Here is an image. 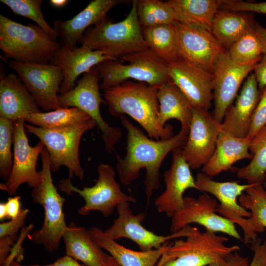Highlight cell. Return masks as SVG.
<instances>
[{"mask_svg":"<svg viewBox=\"0 0 266 266\" xmlns=\"http://www.w3.org/2000/svg\"><path fill=\"white\" fill-rule=\"evenodd\" d=\"M195 183L199 191L211 194L219 201L217 213L239 226L243 232V242L250 243L247 218L251 216V213L237 202V198L253 184L215 181L203 172L197 175Z\"/></svg>","mask_w":266,"mask_h":266,"instance_id":"cell-15","label":"cell"},{"mask_svg":"<svg viewBox=\"0 0 266 266\" xmlns=\"http://www.w3.org/2000/svg\"><path fill=\"white\" fill-rule=\"evenodd\" d=\"M261 91L254 74L247 77L234 105L227 110L220 125V131L238 137L247 136L251 119L258 103Z\"/></svg>","mask_w":266,"mask_h":266,"instance_id":"cell-23","label":"cell"},{"mask_svg":"<svg viewBox=\"0 0 266 266\" xmlns=\"http://www.w3.org/2000/svg\"><path fill=\"white\" fill-rule=\"evenodd\" d=\"M124 0H94L71 19L53 22V29L61 39V45L70 48L76 43L91 26H95L107 17V13L117 5L125 3Z\"/></svg>","mask_w":266,"mask_h":266,"instance_id":"cell-21","label":"cell"},{"mask_svg":"<svg viewBox=\"0 0 266 266\" xmlns=\"http://www.w3.org/2000/svg\"><path fill=\"white\" fill-rule=\"evenodd\" d=\"M101 266H121L116 260L110 255Z\"/></svg>","mask_w":266,"mask_h":266,"instance_id":"cell-50","label":"cell"},{"mask_svg":"<svg viewBox=\"0 0 266 266\" xmlns=\"http://www.w3.org/2000/svg\"><path fill=\"white\" fill-rule=\"evenodd\" d=\"M40 156L42 169L39 172L41 182L38 186L33 188L31 197L35 203L42 206L44 218L41 228L32 233L30 237L36 244L42 245L47 252L54 253L68 229L63 211L66 200L58 193L53 183L49 153L45 148Z\"/></svg>","mask_w":266,"mask_h":266,"instance_id":"cell-5","label":"cell"},{"mask_svg":"<svg viewBox=\"0 0 266 266\" xmlns=\"http://www.w3.org/2000/svg\"><path fill=\"white\" fill-rule=\"evenodd\" d=\"M89 230L93 239L121 266H155L169 244L168 241L159 249L137 251L120 245L99 228L92 227Z\"/></svg>","mask_w":266,"mask_h":266,"instance_id":"cell-26","label":"cell"},{"mask_svg":"<svg viewBox=\"0 0 266 266\" xmlns=\"http://www.w3.org/2000/svg\"><path fill=\"white\" fill-rule=\"evenodd\" d=\"M157 97L159 104L158 121L165 128L171 119L179 121L181 128L189 130L193 108L188 99L171 80L158 88Z\"/></svg>","mask_w":266,"mask_h":266,"instance_id":"cell-28","label":"cell"},{"mask_svg":"<svg viewBox=\"0 0 266 266\" xmlns=\"http://www.w3.org/2000/svg\"><path fill=\"white\" fill-rule=\"evenodd\" d=\"M53 264L54 266H86L80 264L78 261L66 255L60 257Z\"/></svg>","mask_w":266,"mask_h":266,"instance_id":"cell-48","label":"cell"},{"mask_svg":"<svg viewBox=\"0 0 266 266\" xmlns=\"http://www.w3.org/2000/svg\"><path fill=\"white\" fill-rule=\"evenodd\" d=\"M60 46L37 24L23 25L0 14V49L5 59L50 63Z\"/></svg>","mask_w":266,"mask_h":266,"instance_id":"cell-4","label":"cell"},{"mask_svg":"<svg viewBox=\"0 0 266 266\" xmlns=\"http://www.w3.org/2000/svg\"><path fill=\"white\" fill-rule=\"evenodd\" d=\"M34 225L30 224L27 227L24 228L22 232H21L20 236L17 240V242L16 243H15L13 246V247H12V250L7 259L5 266H7L15 258L18 259V262L20 260L19 258L21 260L23 257V249L21 245L25 237H26L29 232L30 233Z\"/></svg>","mask_w":266,"mask_h":266,"instance_id":"cell-43","label":"cell"},{"mask_svg":"<svg viewBox=\"0 0 266 266\" xmlns=\"http://www.w3.org/2000/svg\"><path fill=\"white\" fill-rule=\"evenodd\" d=\"M120 119L127 131L126 155L122 158L116 154L120 180L123 185H129L139 177L142 168L146 169L144 184L149 202L154 191L160 187V170L163 161L170 151L184 146L189 130L181 128L178 133L169 139L154 140L146 136L126 116L122 115Z\"/></svg>","mask_w":266,"mask_h":266,"instance_id":"cell-1","label":"cell"},{"mask_svg":"<svg viewBox=\"0 0 266 266\" xmlns=\"http://www.w3.org/2000/svg\"><path fill=\"white\" fill-rule=\"evenodd\" d=\"M229 239L213 232L198 229L186 237L169 243L155 266H206L225 261L238 252V245L228 246Z\"/></svg>","mask_w":266,"mask_h":266,"instance_id":"cell-6","label":"cell"},{"mask_svg":"<svg viewBox=\"0 0 266 266\" xmlns=\"http://www.w3.org/2000/svg\"><path fill=\"white\" fill-rule=\"evenodd\" d=\"M8 65L16 72L40 108L46 112L62 108L58 94L64 80L60 66L50 63H23L12 60Z\"/></svg>","mask_w":266,"mask_h":266,"instance_id":"cell-10","label":"cell"},{"mask_svg":"<svg viewBox=\"0 0 266 266\" xmlns=\"http://www.w3.org/2000/svg\"><path fill=\"white\" fill-rule=\"evenodd\" d=\"M190 168L183 156L182 148L174 149L170 167L163 174L166 190L155 201L159 212L171 218L184 207L185 191L188 189L198 190Z\"/></svg>","mask_w":266,"mask_h":266,"instance_id":"cell-19","label":"cell"},{"mask_svg":"<svg viewBox=\"0 0 266 266\" xmlns=\"http://www.w3.org/2000/svg\"><path fill=\"white\" fill-rule=\"evenodd\" d=\"M116 208L118 217L111 227L104 231L105 233L114 240L121 238H129L137 244L141 251L159 249L169 240L181 237H186L198 229L196 227L188 225L180 231L169 235H158L142 225L145 214H134L129 202L120 204Z\"/></svg>","mask_w":266,"mask_h":266,"instance_id":"cell-12","label":"cell"},{"mask_svg":"<svg viewBox=\"0 0 266 266\" xmlns=\"http://www.w3.org/2000/svg\"><path fill=\"white\" fill-rule=\"evenodd\" d=\"M108 60L115 61L102 52L92 50L84 46L70 48L61 45L50 63L60 66L63 71L64 80L59 90L60 94L66 93L72 89L80 74L87 72L94 66Z\"/></svg>","mask_w":266,"mask_h":266,"instance_id":"cell-22","label":"cell"},{"mask_svg":"<svg viewBox=\"0 0 266 266\" xmlns=\"http://www.w3.org/2000/svg\"><path fill=\"white\" fill-rule=\"evenodd\" d=\"M97 172L98 178L95 185L82 189L74 186L69 177L60 181L59 188L61 192L68 195L75 193L84 199V205L78 210L79 214L86 216L92 211H98L108 217L120 204L137 202L135 198L122 191L115 180V171L110 165L100 164Z\"/></svg>","mask_w":266,"mask_h":266,"instance_id":"cell-9","label":"cell"},{"mask_svg":"<svg viewBox=\"0 0 266 266\" xmlns=\"http://www.w3.org/2000/svg\"><path fill=\"white\" fill-rule=\"evenodd\" d=\"M120 60L129 63L125 65L118 61L108 60L96 66L102 81L100 88L103 91L128 79L158 88L171 80L168 64L150 48L130 54Z\"/></svg>","mask_w":266,"mask_h":266,"instance_id":"cell-7","label":"cell"},{"mask_svg":"<svg viewBox=\"0 0 266 266\" xmlns=\"http://www.w3.org/2000/svg\"><path fill=\"white\" fill-rule=\"evenodd\" d=\"M142 33L149 48L166 63L181 59L173 23L143 28Z\"/></svg>","mask_w":266,"mask_h":266,"instance_id":"cell-31","label":"cell"},{"mask_svg":"<svg viewBox=\"0 0 266 266\" xmlns=\"http://www.w3.org/2000/svg\"><path fill=\"white\" fill-rule=\"evenodd\" d=\"M51 4L57 8H61L65 6L68 2L67 0H51L49 1Z\"/></svg>","mask_w":266,"mask_h":266,"instance_id":"cell-51","label":"cell"},{"mask_svg":"<svg viewBox=\"0 0 266 266\" xmlns=\"http://www.w3.org/2000/svg\"><path fill=\"white\" fill-rule=\"evenodd\" d=\"M97 126L90 119L79 124L55 130H47L31 124H25L28 132L38 137L49 153L50 169L57 171L61 166L69 170V177L74 175L82 181L84 169L81 166L79 149L81 138Z\"/></svg>","mask_w":266,"mask_h":266,"instance_id":"cell-8","label":"cell"},{"mask_svg":"<svg viewBox=\"0 0 266 266\" xmlns=\"http://www.w3.org/2000/svg\"><path fill=\"white\" fill-rule=\"evenodd\" d=\"M0 117L13 122L42 112L34 97L14 73L5 74L0 66Z\"/></svg>","mask_w":266,"mask_h":266,"instance_id":"cell-20","label":"cell"},{"mask_svg":"<svg viewBox=\"0 0 266 266\" xmlns=\"http://www.w3.org/2000/svg\"><path fill=\"white\" fill-rule=\"evenodd\" d=\"M90 119L88 114L77 107H62L29 115L25 120L36 127L55 130L70 127Z\"/></svg>","mask_w":266,"mask_h":266,"instance_id":"cell-34","label":"cell"},{"mask_svg":"<svg viewBox=\"0 0 266 266\" xmlns=\"http://www.w3.org/2000/svg\"><path fill=\"white\" fill-rule=\"evenodd\" d=\"M255 23L251 14L219 10L213 20L211 33L220 45L228 50L240 37L252 30Z\"/></svg>","mask_w":266,"mask_h":266,"instance_id":"cell-29","label":"cell"},{"mask_svg":"<svg viewBox=\"0 0 266 266\" xmlns=\"http://www.w3.org/2000/svg\"><path fill=\"white\" fill-rule=\"evenodd\" d=\"M220 124L208 111L193 108L188 138L182 148L183 156L192 169L203 167L211 158L216 148Z\"/></svg>","mask_w":266,"mask_h":266,"instance_id":"cell-16","label":"cell"},{"mask_svg":"<svg viewBox=\"0 0 266 266\" xmlns=\"http://www.w3.org/2000/svg\"><path fill=\"white\" fill-rule=\"evenodd\" d=\"M78 42L115 61L149 49L138 18L137 0L133 1L130 11L124 20L114 23L106 17L88 28Z\"/></svg>","mask_w":266,"mask_h":266,"instance_id":"cell-3","label":"cell"},{"mask_svg":"<svg viewBox=\"0 0 266 266\" xmlns=\"http://www.w3.org/2000/svg\"><path fill=\"white\" fill-rule=\"evenodd\" d=\"M238 198L239 204L249 210L251 216L247 218L250 243L257 238L258 233L266 228V190L261 184H253Z\"/></svg>","mask_w":266,"mask_h":266,"instance_id":"cell-32","label":"cell"},{"mask_svg":"<svg viewBox=\"0 0 266 266\" xmlns=\"http://www.w3.org/2000/svg\"><path fill=\"white\" fill-rule=\"evenodd\" d=\"M249 151L252 155L250 162L239 168L238 178L246 180L249 184H261L266 178V125L252 139Z\"/></svg>","mask_w":266,"mask_h":266,"instance_id":"cell-33","label":"cell"},{"mask_svg":"<svg viewBox=\"0 0 266 266\" xmlns=\"http://www.w3.org/2000/svg\"><path fill=\"white\" fill-rule=\"evenodd\" d=\"M168 70L192 108L208 111L213 99V75L182 58L168 64Z\"/></svg>","mask_w":266,"mask_h":266,"instance_id":"cell-17","label":"cell"},{"mask_svg":"<svg viewBox=\"0 0 266 266\" xmlns=\"http://www.w3.org/2000/svg\"><path fill=\"white\" fill-rule=\"evenodd\" d=\"M217 200L206 194L198 198L184 197V207L171 218L170 230L176 233L192 223L202 226L205 230L225 233L243 242L235 224L217 214Z\"/></svg>","mask_w":266,"mask_h":266,"instance_id":"cell-13","label":"cell"},{"mask_svg":"<svg viewBox=\"0 0 266 266\" xmlns=\"http://www.w3.org/2000/svg\"><path fill=\"white\" fill-rule=\"evenodd\" d=\"M158 87L144 82L125 81L104 90L109 113L114 117L127 114L137 122L151 138L169 139L173 136L170 125L162 127L158 121Z\"/></svg>","mask_w":266,"mask_h":266,"instance_id":"cell-2","label":"cell"},{"mask_svg":"<svg viewBox=\"0 0 266 266\" xmlns=\"http://www.w3.org/2000/svg\"><path fill=\"white\" fill-rule=\"evenodd\" d=\"M181 58L213 74L215 63L225 51L212 33L197 25L175 21Z\"/></svg>","mask_w":266,"mask_h":266,"instance_id":"cell-14","label":"cell"},{"mask_svg":"<svg viewBox=\"0 0 266 266\" xmlns=\"http://www.w3.org/2000/svg\"><path fill=\"white\" fill-rule=\"evenodd\" d=\"M251 248L254 255L249 266H266V240L262 243V239L257 238Z\"/></svg>","mask_w":266,"mask_h":266,"instance_id":"cell-42","label":"cell"},{"mask_svg":"<svg viewBox=\"0 0 266 266\" xmlns=\"http://www.w3.org/2000/svg\"><path fill=\"white\" fill-rule=\"evenodd\" d=\"M7 266H54L53 264H48L46 265H30V266H24L19 264V263L15 260H13Z\"/></svg>","mask_w":266,"mask_h":266,"instance_id":"cell-53","label":"cell"},{"mask_svg":"<svg viewBox=\"0 0 266 266\" xmlns=\"http://www.w3.org/2000/svg\"><path fill=\"white\" fill-rule=\"evenodd\" d=\"M100 79L99 71L94 66L84 74L72 89L58 95L61 107H77L92 118L99 117L100 104L104 102L100 92Z\"/></svg>","mask_w":266,"mask_h":266,"instance_id":"cell-24","label":"cell"},{"mask_svg":"<svg viewBox=\"0 0 266 266\" xmlns=\"http://www.w3.org/2000/svg\"><path fill=\"white\" fill-rule=\"evenodd\" d=\"M253 70L261 91L266 87V53L264 54L262 59L256 65Z\"/></svg>","mask_w":266,"mask_h":266,"instance_id":"cell-46","label":"cell"},{"mask_svg":"<svg viewBox=\"0 0 266 266\" xmlns=\"http://www.w3.org/2000/svg\"><path fill=\"white\" fill-rule=\"evenodd\" d=\"M137 12L142 29L175 21L174 11L168 1L137 0Z\"/></svg>","mask_w":266,"mask_h":266,"instance_id":"cell-36","label":"cell"},{"mask_svg":"<svg viewBox=\"0 0 266 266\" xmlns=\"http://www.w3.org/2000/svg\"><path fill=\"white\" fill-rule=\"evenodd\" d=\"M224 0H170L175 21L200 26L211 33L214 17Z\"/></svg>","mask_w":266,"mask_h":266,"instance_id":"cell-30","label":"cell"},{"mask_svg":"<svg viewBox=\"0 0 266 266\" xmlns=\"http://www.w3.org/2000/svg\"><path fill=\"white\" fill-rule=\"evenodd\" d=\"M29 209H22L18 215L8 222L0 224V237L8 235L16 241L18 239L17 233L20 229L23 228Z\"/></svg>","mask_w":266,"mask_h":266,"instance_id":"cell-41","label":"cell"},{"mask_svg":"<svg viewBox=\"0 0 266 266\" xmlns=\"http://www.w3.org/2000/svg\"><path fill=\"white\" fill-rule=\"evenodd\" d=\"M255 66H242L233 62L227 51L216 60L213 71L214 116L221 123L225 113L236 96L243 80L253 70Z\"/></svg>","mask_w":266,"mask_h":266,"instance_id":"cell-18","label":"cell"},{"mask_svg":"<svg viewBox=\"0 0 266 266\" xmlns=\"http://www.w3.org/2000/svg\"><path fill=\"white\" fill-rule=\"evenodd\" d=\"M20 197H9L5 202L8 219H14L19 214L20 210Z\"/></svg>","mask_w":266,"mask_h":266,"instance_id":"cell-47","label":"cell"},{"mask_svg":"<svg viewBox=\"0 0 266 266\" xmlns=\"http://www.w3.org/2000/svg\"><path fill=\"white\" fill-rule=\"evenodd\" d=\"M8 6L13 12L29 18L36 23L54 40L58 37L53 28L45 20L41 10L43 0H0Z\"/></svg>","mask_w":266,"mask_h":266,"instance_id":"cell-37","label":"cell"},{"mask_svg":"<svg viewBox=\"0 0 266 266\" xmlns=\"http://www.w3.org/2000/svg\"><path fill=\"white\" fill-rule=\"evenodd\" d=\"M253 30L261 41L263 46V53H266V28L256 22Z\"/></svg>","mask_w":266,"mask_h":266,"instance_id":"cell-49","label":"cell"},{"mask_svg":"<svg viewBox=\"0 0 266 266\" xmlns=\"http://www.w3.org/2000/svg\"><path fill=\"white\" fill-rule=\"evenodd\" d=\"M231 59L242 66H255L263 58V46L253 29L236 41L227 50Z\"/></svg>","mask_w":266,"mask_h":266,"instance_id":"cell-35","label":"cell"},{"mask_svg":"<svg viewBox=\"0 0 266 266\" xmlns=\"http://www.w3.org/2000/svg\"><path fill=\"white\" fill-rule=\"evenodd\" d=\"M25 124L23 119L14 123L13 165L8 180L0 185V190L7 191L10 196L15 195L20 186L24 183L33 188L41 182V176L36 166L38 158L45 146L40 140L34 146L30 145Z\"/></svg>","mask_w":266,"mask_h":266,"instance_id":"cell-11","label":"cell"},{"mask_svg":"<svg viewBox=\"0 0 266 266\" xmlns=\"http://www.w3.org/2000/svg\"><path fill=\"white\" fill-rule=\"evenodd\" d=\"M14 122L0 117V176L8 180L13 165L11 145L13 142Z\"/></svg>","mask_w":266,"mask_h":266,"instance_id":"cell-38","label":"cell"},{"mask_svg":"<svg viewBox=\"0 0 266 266\" xmlns=\"http://www.w3.org/2000/svg\"><path fill=\"white\" fill-rule=\"evenodd\" d=\"M220 10L233 12H253L266 14V1L248 2L242 0H224Z\"/></svg>","mask_w":266,"mask_h":266,"instance_id":"cell-40","label":"cell"},{"mask_svg":"<svg viewBox=\"0 0 266 266\" xmlns=\"http://www.w3.org/2000/svg\"><path fill=\"white\" fill-rule=\"evenodd\" d=\"M63 239L66 255L86 266H101L109 255L93 239L89 230L73 222L68 225Z\"/></svg>","mask_w":266,"mask_h":266,"instance_id":"cell-27","label":"cell"},{"mask_svg":"<svg viewBox=\"0 0 266 266\" xmlns=\"http://www.w3.org/2000/svg\"><path fill=\"white\" fill-rule=\"evenodd\" d=\"M263 185L264 187L265 188V189L266 190V181H265V182L263 184Z\"/></svg>","mask_w":266,"mask_h":266,"instance_id":"cell-54","label":"cell"},{"mask_svg":"<svg viewBox=\"0 0 266 266\" xmlns=\"http://www.w3.org/2000/svg\"><path fill=\"white\" fill-rule=\"evenodd\" d=\"M249 259L236 252L231 255L225 261L211 264L207 266H249Z\"/></svg>","mask_w":266,"mask_h":266,"instance_id":"cell-44","label":"cell"},{"mask_svg":"<svg viewBox=\"0 0 266 266\" xmlns=\"http://www.w3.org/2000/svg\"><path fill=\"white\" fill-rule=\"evenodd\" d=\"M16 241L9 236L0 237V266H5L7 259Z\"/></svg>","mask_w":266,"mask_h":266,"instance_id":"cell-45","label":"cell"},{"mask_svg":"<svg viewBox=\"0 0 266 266\" xmlns=\"http://www.w3.org/2000/svg\"><path fill=\"white\" fill-rule=\"evenodd\" d=\"M7 218V213L6 208L5 202L0 203V220H2L4 219Z\"/></svg>","mask_w":266,"mask_h":266,"instance_id":"cell-52","label":"cell"},{"mask_svg":"<svg viewBox=\"0 0 266 266\" xmlns=\"http://www.w3.org/2000/svg\"><path fill=\"white\" fill-rule=\"evenodd\" d=\"M251 139L248 137H238L220 131L214 153L204 165L201 171L210 177L232 168L237 161L252 159L249 152Z\"/></svg>","mask_w":266,"mask_h":266,"instance_id":"cell-25","label":"cell"},{"mask_svg":"<svg viewBox=\"0 0 266 266\" xmlns=\"http://www.w3.org/2000/svg\"><path fill=\"white\" fill-rule=\"evenodd\" d=\"M266 125V87L261 90V96L253 114L247 137L252 139Z\"/></svg>","mask_w":266,"mask_h":266,"instance_id":"cell-39","label":"cell"}]
</instances>
